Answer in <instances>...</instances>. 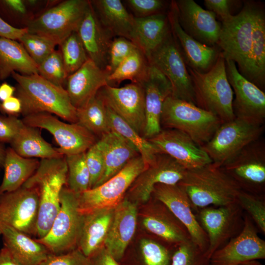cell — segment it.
I'll list each match as a JSON object with an SVG mask.
<instances>
[{"instance_id":"29","label":"cell","mask_w":265,"mask_h":265,"mask_svg":"<svg viewBox=\"0 0 265 265\" xmlns=\"http://www.w3.org/2000/svg\"><path fill=\"white\" fill-rule=\"evenodd\" d=\"M114 209H102L81 214V225L77 248L87 258L105 247Z\"/></svg>"},{"instance_id":"51","label":"cell","mask_w":265,"mask_h":265,"mask_svg":"<svg viewBox=\"0 0 265 265\" xmlns=\"http://www.w3.org/2000/svg\"><path fill=\"white\" fill-rule=\"evenodd\" d=\"M88 258L76 248L66 253L51 254L40 265H88Z\"/></svg>"},{"instance_id":"17","label":"cell","mask_w":265,"mask_h":265,"mask_svg":"<svg viewBox=\"0 0 265 265\" xmlns=\"http://www.w3.org/2000/svg\"><path fill=\"white\" fill-rule=\"evenodd\" d=\"M186 170L170 156L159 153L155 161L135 178L128 189L127 197L137 205L149 201L158 184L177 185Z\"/></svg>"},{"instance_id":"18","label":"cell","mask_w":265,"mask_h":265,"mask_svg":"<svg viewBox=\"0 0 265 265\" xmlns=\"http://www.w3.org/2000/svg\"><path fill=\"white\" fill-rule=\"evenodd\" d=\"M225 63L227 79L235 95L232 103L235 118L265 125L264 91L242 76L233 61L225 60Z\"/></svg>"},{"instance_id":"59","label":"cell","mask_w":265,"mask_h":265,"mask_svg":"<svg viewBox=\"0 0 265 265\" xmlns=\"http://www.w3.org/2000/svg\"><path fill=\"white\" fill-rule=\"evenodd\" d=\"M0 265H20L12 257L7 249L3 247L0 249Z\"/></svg>"},{"instance_id":"42","label":"cell","mask_w":265,"mask_h":265,"mask_svg":"<svg viewBox=\"0 0 265 265\" xmlns=\"http://www.w3.org/2000/svg\"><path fill=\"white\" fill-rule=\"evenodd\" d=\"M58 45L68 76L80 69L89 59L77 31L73 32Z\"/></svg>"},{"instance_id":"46","label":"cell","mask_w":265,"mask_h":265,"mask_svg":"<svg viewBox=\"0 0 265 265\" xmlns=\"http://www.w3.org/2000/svg\"><path fill=\"white\" fill-rule=\"evenodd\" d=\"M19 41L37 66L55 50L57 45L48 38L28 31Z\"/></svg>"},{"instance_id":"54","label":"cell","mask_w":265,"mask_h":265,"mask_svg":"<svg viewBox=\"0 0 265 265\" xmlns=\"http://www.w3.org/2000/svg\"><path fill=\"white\" fill-rule=\"evenodd\" d=\"M88 258V265H121L105 247L97 251Z\"/></svg>"},{"instance_id":"52","label":"cell","mask_w":265,"mask_h":265,"mask_svg":"<svg viewBox=\"0 0 265 265\" xmlns=\"http://www.w3.org/2000/svg\"><path fill=\"white\" fill-rule=\"evenodd\" d=\"M23 124L17 116H0V142L11 143Z\"/></svg>"},{"instance_id":"22","label":"cell","mask_w":265,"mask_h":265,"mask_svg":"<svg viewBox=\"0 0 265 265\" xmlns=\"http://www.w3.org/2000/svg\"><path fill=\"white\" fill-rule=\"evenodd\" d=\"M182 29L200 43L217 47L221 24L212 12L203 9L193 0H175Z\"/></svg>"},{"instance_id":"47","label":"cell","mask_w":265,"mask_h":265,"mask_svg":"<svg viewBox=\"0 0 265 265\" xmlns=\"http://www.w3.org/2000/svg\"><path fill=\"white\" fill-rule=\"evenodd\" d=\"M210 258L191 240L177 246L170 265H210Z\"/></svg>"},{"instance_id":"3","label":"cell","mask_w":265,"mask_h":265,"mask_svg":"<svg viewBox=\"0 0 265 265\" xmlns=\"http://www.w3.org/2000/svg\"><path fill=\"white\" fill-rule=\"evenodd\" d=\"M67 172L65 156L41 159L35 172L23 185L35 187L38 192L37 238L48 232L59 210L61 192L66 185Z\"/></svg>"},{"instance_id":"11","label":"cell","mask_w":265,"mask_h":265,"mask_svg":"<svg viewBox=\"0 0 265 265\" xmlns=\"http://www.w3.org/2000/svg\"><path fill=\"white\" fill-rule=\"evenodd\" d=\"M146 57L168 79L173 97L196 105L191 78L171 30Z\"/></svg>"},{"instance_id":"15","label":"cell","mask_w":265,"mask_h":265,"mask_svg":"<svg viewBox=\"0 0 265 265\" xmlns=\"http://www.w3.org/2000/svg\"><path fill=\"white\" fill-rule=\"evenodd\" d=\"M28 126L47 130L53 136L63 156L86 152L98 141L96 136L78 123H66L48 113H39L23 117Z\"/></svg>"},{"instance_id":"45","label":"cell","mask_w":265,"mask_h":265,"mask_svg":"<svg viewBox=\"0 0 265 265\" xmlns=\"http://www.w3.org/2000/svg\"><path fill=\"white\" fill-rule=\"evenodd\" d=\"M38 74L53 83L62 86L66 84L68 75L65 69L59 50H55L37 66Z\"/></svg>"},{"instance_id":"41","label":"cell","mask_w":265,"mask_h":265,"mask_svg":"<svg viewBox=\"0 0 265 265\" xmlns=\"http://www.w3.org/2000/svg\"><path fill=\"white\" fill-rule=\"evenodd\" d=\"M65 157L68 169L66 186L77 194L88 189L90 175L86 162L85 152Z\"/></svg>"},{"instance_id":"8","label":"cell","mask_w":265,"mask_h":265,"mask_svg":"<svg viewBox=\"0 0 265 265\" xmlns=\"http://www.w3.org/2000/svg\"><path fill=\"white\" fill-rule=\"evenodd\" d=\"M89 4L86 0H64L29 20L26 27L28 32L44 36L58 45L77 31Z\"/></svg>"},{"instance_id":"33","label":"cell","mask_w":265,"mask_h":265,"mask_svg":"<svg viewBox=\"0 0 265 265\" xmlns=\"http://www.w3.org/2000/svg\"><path fill=\"white\" fill-rule=\"evenodd\" d=\"M91 4L101 24L113 37L131 41L134 17L130 14L120 0H95Z\"/></svg>"},{"instance_id":"21","label":"cell","mask_w":265,"mask_h":265,"mask_svg":"<svg viewBox=\"0 0 265 265\" xmlns=\"http://www.w3.org/2000/svg\"><path fill=\"white\" fill-rule=\"evenodd\" d=\"M160 153L176 160L186 170L199 168L212 163L203 150L188 135L175 129H162L148 139Z\"/></svg>"},{"instance_id":"39","label":"cell","mask_w":265,"mask_h":265,"mask_svg":"<svg viewBox=\"0 0 265 265\" xmlns=\"http://www.w3.org/2000/svg\"><path fill=\"white\" fill-rule=\"evenodd\" d=\"M106 107L111 130L122 135L136 148L147 166L154 163L159 153L158 149L107 106Z\"/></svg>"},{"instance_id":"62","label":"cell","mask_w":265,"mask_h":265,"mask_svg":"<svg viewBox=\"0 0 265 265\" xmlns=\"http://www.w3.org/2000/svg\"><path fill=\"white\" fill-rule=\"evenodd\" d=\"M0 112H1L2 113H3V112H2V110L1 109V103L0 102Z\"/></svg>"},{"instance_id":"57","label":"cell","mask_w":265,"mask_h":265,"mask_svg":"<svg viewBox=\"0 0 265 265\" xmlns=\"http://www.w3.org/2000/svg\"><path fill=\"white\" fill-rule=\"evenodd\" d=\"M3 2L15 13L24 15L26 12V3L21 0H5Z\"/></svg>"},{"instance_id":"35","label":"cell","mask_w":265,"mask_h":265,"mask_svg":"<svg viewBox=\"0 0 265 265\" xmlns=\"http://www.w3.org/2000/svg\"><path fill=\"white\" fill-rule=\"evenodd\" d=\"M39 160L18 154L11 147L6 149L2 167L4 175L0 185V195L18 189L37 169Z\"/></svg>"},{"instance_id":"14","label":"cell","mask_w":265,"mask_h":265,"mask_svg":"<svg viewBox=\"0 0 265 265\" xmlns=\"http://www.w3.org/2000/svg\"><path fill=\"white\" fill-rule=\"evenodd\" d=\"M39 195L34 187L22 186L0 195V235L10 227L36 236Z\"/></svg>"},{"instance_id":"49","label":"cell","mask_w":265,"mask_h":265,"mask_svg":"<svg viewBox=\"0 0 265 265\" xmlns=\"http://www.w3.org/2000/svg\"><path fill=\"white\" fill-rule=\"evenodd\" d=\"M85 157L90 175V189L99 185L105 172L104 157L97 142L85 152Z\"/></svg>"},{"instance_id":"44","label":"cell","mask_w":265,"mask_h":265,"mask_svg":"<svg viewBox=\"0 0 265 265\" xmlns=\"http://www.w3.org/2000/svg\"><path fill=\"white\" fill-rule=\"evenodd\" d=\"M237 202L251 218L259 231L265 235V194H254L241 190L238 196Z\"/></svg>"},{"instance_id":"7","label":"cell","mask_w":265,"mask_h":265,"mask_svg":"<svg viewBox=\"0 0 265 265\" xmlns=\"http://www.w3.org/2000/svg\"><path fill=\"white\" fill-rule=\"evenodd\" d=\"M60 208L46 235L36 240L53 254L66 253L77 248L82 214L79 210V194L67 186L62 189Z\"/></svg>"},{"instance_id":"34","label":"cell","mask_w":265,"mask_h":265,"mask_svg":"<svg viewBox=\"0 0 265 265\" xmlns=\"http://www.w3.org/2000/svg\"><path fill=\"white\" fill-rule=\"evenodd\" d=\"M247 79L263 91L265 85V14L263 6L255 2L252 46Z\"/></svg>"},{"instance_id":"58","label":"cell","mask_w":265,"mask_h":265,"mask_svg":"<svg viewBox=\"0 0 265 265\" xmlns=\"http://www.w3.org/2000/svg\"><path fill=\"white\" fill-rule=\"evenodd\" d=\"M16 91V88L7 82H3L0 85V101H4L13 96Z\"/></svg>"},{"instance_id":"61","label":"cell","mask_w":265,"mask_h":265,"mask_svg":"<svg viewBox=\"0 0 265 265\" xmlns=\"http://www.w3.org/2000/svg\"><path fill=\"white\" fill-rule=\"evenodd\" d=\"M238 265H263L258 260H254L249 262H247L243 263Z\"/></svg>"},{"instance_id":"10","label":"cell","mask_w":265,"mask_h":265,"mask_svg":"<svg viewBox=\"0 0 265 265\" xmlns=\"http://www.w3.org/2000/svg\"><path fill=\"white\" fill-rule=\"evenodd\" d=\"M264 131L265 125L235 118L222 123L201 148L213 164L221 167L246 146L263 136Z\"/></svg>"},{"instance_id":"19","label":"cell","mask_w":265,"mask_h":265,"mask_svg":"<svg viewBox=\"0 0 265 265\" xmlns=\"http://www.w3.org/2000/svg\"><path fill=\"white\" fill-rule=\"evenodd\" d=\"M258 231L252 220L244 212L242 229L212 254L210 265H238L265 259V241L259 236Z\"/></svg>"},{"instance_id":"53","label":"cell","mask_w":265,"mask_h":265,"mask_svg":"<svg viewBox=\"0 0 265 265\" xmlns=\"http://www.w3.org/2000/svg\"><path fill=\"white\" fill-rule=\"evenodd\" d=\"M238 1L233 0H205L204 3L207 10L214 13L222 22L234 15L231 12L232 6Z\"/></svg>"},{"instance_id":"13","label":"cell","mask_w":265,"mask_h":265,"mask_svg":"<svg viewBox=\"0 0 265 265\" xmlns=\"http://www.w3.org/2000/svg\"><path fill=\"white\" fill-rule=\"evenodd\" d=\"M221 167L242 190L265 194V141L263 136L246 146Z\"/></svg>"},{"instance_id":"5","label":"cell","mask_w":265,"mask_h":265,"mask_svg":"<svg viewBox=\"0 0 265 265\" xmlns=\"http://www.w3.org/2000/svg\"><path fill=\"white\" fill-rule=\"evenodd\" d=\"M222 123L213 114L171 95L166 98L163 104L161 129L181 131L201 147L210 141Z\"/></svg>"},{"instance_id":"43","label":"cell","mask_w":265,"mask_h":265,"mask_svg":"<svg viewBox=\"0 0 265 265\" xmlns=\"http://www.w3.org/2000/svg\"><path fill=\"white\" fill-rule=\"evenodd\" d=\"M159 241L143 238L139 243V265H170L173 252Z\"/></svg>"},{"instance_id":"38","label":"cell","mask_w":265,"mask_h":265,"mask_svg":"<svg viewBox=\"0 0 265 265\" xmlns=\"http://www.w3.org/2000/svg\"><path fill=\"white\" fill-rule=\"evenodd\" d=\"M77 123L100 138L110 132L106 106L98 94L85 106L77 109Z\"/></svg>"},{"instance_id":"31","label":"cell","mask_w":265,"mask_h":265,"mask_svg":"<svg viewBox=\"0 0 265 265\" xmlns=\"http://www.w3.org/2000/svg\"><path fill=\"white\" fill-rule=\"evenodd\" d=\"M3 246L20 265H40L52 253L43 244L10 227L1 233Z\"/></svg>"},{"instance_id":"16","label":"cell","mask_w":265,"mask_h":265,"mask_svg":"<svg viewBox=\"0 0 265 265\" xmlns=\"http://www.w3.org/2000/svg\"><path fill=\"white\" fill-rule=\"evenodd\" d=\"M97 94L106 106L143 137L145 113L142 84L132 82L121 87L106 85Z\"/></svg>"},{"instance_id":"12","label":"cell","mask_w":265,"mask_h":265,"mask_svg":"<svg viewBox=\"0 0 265 265\" xmlns=\"http://www.w3.org/2000/svg\"><path fill=\"white\" fill-rule=\"evenodd\" d=\"M194 213L207 234L209 246L206 253L210 259L216 250L238 235L244 226V212L237 202L205 207Z\"/></svg>"},{"instance_id":"28","label":"cell","mask_w":265,"mask_h":265,"mask_svg":"<svg viewBox=\"0 0 265 265\" xmlns=\"http://www.w3.org/2000/svg\"><path fill=\"white\" fill-rule=\"evenodd\" d=\"M156 200L157 203L151 205L142 216V222L145 229L175 247L191 240L183 224L163 203Z\"/></svg>"},{"instance_id":"2","label":"cell","mask_w":265,"mask_h":265,"mask_svg":"<svg viewBox=\"0 0 265 265\" xmlns=\"http://www.w3.org/2000/svg\"><path fill=\"white\" fill-rule=\"evenodd\" d=\"M177 185L186 193L194 212L207 207L225 206L236 202L241 190L221 167L212 162L186 170Z\"/></svg>"},{"instance_id":"30","label":"cell","mask_w":265,"mask_h":265,"mask_svg":"<svg viewBox=\"0 0 265 265\" xmlns=\"http://www.w3.org/2000/svg\"><path fill=\"white\" fill-rule=\"evenodd\" d=\"M97 143L105 164L104 175L97 186L119 172L131 160L140 156L131 142L112 131L103 135Z\"/></svg>"},{"instance_id":"25","label":"cell","mask_w":265,"mask_h":265,"mask_svg":"<svg viewBox=\"0 0 265 265\" xmlns=\"http://www.w3.org/2000/svg\"><path fill=\"white\" fill-rule=\"evenodd\" d=\"M141 84L145 91V128L143 137L148 139L162 130L160 118L163 104L166 98L171 95L172 88L168 79L151 65L147 77Z\"/></svg>"},{"instance_id":"6","label":"cell","mask_w":265,"mask_h":265,"mask_svg":"<svg viewBox=\"0 0 265 265\" xmlns=\"http://www.w3.org/2000/svg\"><path fill=\"white\" fill-rule=\"evenodd\" d=\"M255 2L246 1L240 11L222 22L217 45L225 60L237 63L239 72L247 79L252 46Z\"/></svg>"},{"instance_id":"27","label":"cell","mask_w":265,"mask_h":265,"mask_svg":"<svg viewBox=\"0 0 265 265\" xmlns=\"http://www.w3.org/2000/svg\"><path fill=\"white\" fill-rule=\"evenodd\" d=\"M108 72L90 59L77 71L70 75L66 90L73 106L76 108L85 106L99 91L107 84Z\"/></svg>"},{"instance_id":"36","label":"cell","mask_w":265,"mask_h":265,"mask_svg":"<svg viewBox=\"0 0 265 265\" xmlns=\"http://www.w3.org/2000/svg\"><path fill=\"white\" fill-rule=\"evenodd\" d=\"M25 75L38 74L37 65L17 40L0 38V79L13 72Z\"/></svg>"},{"instance_id":"56","label":"cell","mask_w":265,"mask_h":265,"mask_svg":"<svg viewBox=\"0 0 265 265\" xmlns=\"http://www.w3.org/2000/svg\"><path fill=\"white\" fill-rule=\"evenodd\" d=\"M1 107L3 113L8 115L17 116L22 112V103L16 96H12L1 103Z\"/></svg>"},{"instance_id":"26","label":"cell","mask_w":265,"mask_h":265,"mask_svg":"<svg viewBox=\"0 0 265 265\" xmlns=\"http://www.w3.org/2000/svg\"><path fill=\"white\" fill-rule=\"evenodd\" d=\"M77 32L89 59L106 70L109 48L114 37L100 22L90 1Z\"/></svg>"},{"instance_id":"9","label":"cell","mask_w":265,"mask_h":265,"mask_svg":"<svg viewBox=\"0 0 265 265\" xmlns=\"http://www.w3.org/2000/svg\"><path fill=\"white\" fill-rule=\"evenodd\" d=\"M147 167L141 156H137L102 184L79 194L80 212L84 214L99 209L114 208L124 199L135 178Z\"/></svg>"},{"instance_id":"1","label":"cell","mask_w":265,"mask_h":265,"mask_svg":"<svg viewBox=\"0 0 265 265\" xmlns=\"http://www.w3.org/2000/svg\"><path fill=\"white\" fill-rule=\"evenodd\" d=\"M11 75L17 82L15 92L22 103L23 117L48 113L77 123V109L64 87L54 84L38 74L25 75L14 72Z\"/></svg>"},{"instance_id":"32","label":"cell","mask_w":265,"mask_h":265,"mask_svg":"<svg viewBox=\"0 0 265 265\" xmlns=\"http://www.w3.org/2000/svg\"><path fill=\"white\" fill-rule=\"evenodd\" d=\"M170 31L167 13L134 17L131 41L147 57L163 42Z\"/></svg>"},{"instance_id":"60","label":"cell","mask_w":265,"mask_h":265,"mask_svg":"<svg viewBox=\"0 0 265 265\" xmlns=\"http://www.w3.org/2000/svg\"><path fill=\"white\" fill-rule=\"evenodd\" d=\"M5 151L6 149L0 144V167H2L3 166L5 156Z\"/></svg>"},{"instance_id":"50","label":"cell","mask_w":265,"mask_h":265,"mask_svg":"<svg viewBox=\"0 0 265 265\" xmlns=\"http://www.w3.org/2000/svg\"><path fill=\"white\" fill-rule=\"evenodd\" d=\"M125 1L136 18L164 13L166 7V2L162 0H127Z\"/></svg>"},{"instance_id":"48","label":"cell","mask_w":265,"mask_h":265,"mask_svg":"<svg viewBox=\"0 0 265 265\" xmlns=\"http://www.w3.org/2000/svg\"><path fill=\"white\" fill-rule=\"evenodd\" d=\"M138 48L132 41L122 37L114 38L110 46L106 70L109 74L136 49Z\"/></svg>"},{"instance_id":"40","label":"cell","mask_w":265,"mask_h":265,"mask_svg":"<svg viewBox=\"0 0 265 265\" xmlns=\"http://www.w3.org/2000/svg\"><path fill=\"white\" fill-rule=\"evenodd\" d=\"M150 64L145 54L136 49L107 77V84H118L127 80L142 84L146 79Z\"/></svg>"},{"instance_id":"4","label":"cell","mask_w":265,"mask_h":265,"mask_svg":"<svg viewBox=\"0 0 265 265\" xmlns=\"http://www.w3.org/2000/svg\"><path fill=\"white\" fill-rule=\"evenodd\" d=\"M197 106L224 123L235 118L233 111L234 93L227 79L225 60L220 52L212 67L205 73L187 67Z\"/></svg>"},{"instance_id":"55","label":"cell","mask_w":265,"mask_h":265,"mask_svg":"<svg viewBox=\"0 0 265 265\" xmlns=\"http://www.w3.org/2000/svg\"><path fill=\"white\" fill-rule=\"evenodd\" d=\"M27 32V28L13 26L0 17V38L19 40Z\"/></svg>"},{"instance_id":"20","label":"cell","mask_w":265,"mask_h":265,"mask_svg":"<svg viewBox=\"0 0 265 265\" xmlns=\"http://www.w3.org/2000/svg\"><path fill=\"white\" fill-rule=\"evenodd\" d=\"M152 195L186 228L191 241L206 253L209 246L207 234L198 222L184 189L178 185L158 184L155 186Z\"/></svg>"},{"instance_id":"24","label":"cell","mask_w":265,"mask_h":265,"mask_svg":"<svg viewBox=\"0 0 265 265\" xmlns=\"http://www.w3.org/2000/svg\"><path fill=\"white\" fill-rule=\"evenodd\" d=\"M137 213V205L126 197L114 209L104 246L119 262L135 232Z\"/></svg>"},{"instance_id":"37","label":"cell","mask_w":265,"mask_h":265,"mask_svg":"<svg viewBox=\"0 0 265 265\" xmlns=\"http://www.w3.org/2000/svg\"><path fill=\"white\" fill-rule=\"evenodd\" d=\"M19 155L26 158L50 159L64 157L41 136L39 129L25 124L10 143Z\"/></svg>"},{"instance_id":"23","label":"cell","mask_w":265,"mask_h":265,"mask_svg":"<svg viewBox=\"0 0 265 265\" xmlns=\"http://www.w3.org/2000/svg\"><path fill=\"white\" fill-rule=\"evenodd\" d=\"M171 30L187 67L205 73L214 65L220 53L217 47L203 44L188 35L181 27L178 19L175 0L167 12Z\"/></svg>"}]
</instances>
